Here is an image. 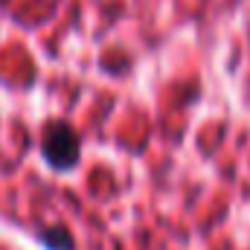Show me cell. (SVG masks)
<instances>
[{"label":"cell","instance_id":"1","mask_svg":"<svg viewBox=\"0 0 250 250\" xmlns=\"http://www.w3.org/2000/svg\"><path fill=\"white\" fill-rule=\"evenodd\" d=\"M79 134L70 128V123H50L41 140V151L50 166L56 169H73L79 160Z\"/></svg>","mask_w":250,"mask_h":250}]
</instances>
